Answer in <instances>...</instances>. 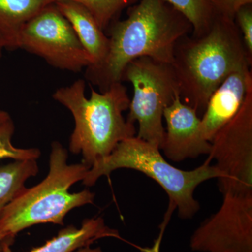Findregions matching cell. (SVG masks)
Segmentation results:
<instances>
[{"label": "cell", "instance_id": "cell-1", "mask_svg": "<svg viewBox=\"0 0 252 252\" xmlns=\"http://www.w3.org/2000/svg\"><path fill=\"white\" fill-rule=\"evenodd\" d=\"M190 32L188 20L166 1L140 0L126 19L112 25L107 56L85 69V78L104 92L122 82L124 69L134 60L149 57L172 64L176 45Z\"/></svg>", "mask_w": 252, "mask_h": 252}, {"label": "cell", "instance_id": "cell-2", "mask_svg": "<svg viewBox=\"0 0 252 252\" xmlns=\"http://www.w3.org/2000/svg\"><path fill=\"white\" fill-rule=\"evenodd\" d=\"M187 36L176 45L171 64L181 99L199 115L217 87L232 73L252 66V58L234 20L215 15L206 33Z\"/></svg>", "mask_w": 252, "mask_h": 252}, {"label": "cell", "instance_id": "cell-3", "mask_svg": "<svg viewBox=\"0 0 252 252\" xmlns=\"http://www.w3.org/2000/svg\"><path fill=\"white\" fill-rule=\"evenodd\" d=\"M90 87L91 97L87 98L85 81L78 79L70 86L58 89L52 97L74 118L69 151L81 154V162L91 168L122 141L135 137L136 129L123 115L129 108L130 99L122 82L112 84L104 92Z\"/></svg>", "mask_w": 252, "mask_h": 252}, {"label": "cell", "instance_id": "cell-4", "mask_svg": "<svg viewBox=\"0 0 252 252\" xmlns=\"http://www.w3.org/2000/svg\"><path fill=\"white\" fill-rule=\"evenodd\" d=\"M160 149L137 136L122 141L112 153L97 160L89 169L83 184L92 187L103 176L110 175L118 169H132L142 172L156 181L166 192L170 200L160 233L165 232L174 210L177 209L182 220L193 218L200 210L194 191L200 184L218 179L220 172L216 165L207 159L193 170H182L165 160Z\"/></svg>", "mask_w": 252, "mask_h": 252}, {"label": "cell", "instance_id": "cell-5", "mask_svg": "<svg viewBox=\"0 0 252 252\" xmlns=\"http://www.w3.org/2000/svg\"><path fill=\"white\" fill-rule=\"evenodd\" d=\"M67 149L57 141L51 144L49 172L42 182L26 188L4 209L0 232L14 238L23 230L41 223L64 225L73 209L94 203V194L88 189L70 193L74 184L84 180L90 167L69 164Z\"/></svg>", "mask_w": 252, "mask_h": 252}, {"label": "cell", "instance_id": "cell-6", "mask_svg": "<svg viewBox=\"0 0 252 252\" xmlns=\"http://www.w3.org/2000/svg\"><path fill=\"white\" fill-rule=\"evenodd\" d=\"M122 81H129L133 86L127 122L138 123L137 137L160 149L165 135L164 110L180 94L172 64L139 58L126 66Z\"/></svg>", "mask_w": 252, "mask_h": 252}, {"label": "cell", "instance_id": "cell-7", "mask_svg": "<svg viewBox=\"0 0 252 252\" xmlns=\"http://www.w3.org/2000/svg\"><path fill=\"white\" fill-rule=\"evenodd\" d=\"M208 156L220 172V193L252 195V89L238 114L214 137Z\"/></svg>", "mask_w": 252, "mask_h": 252}, {"label": "cell", "instance_id": "cell-8", "mask_svg": "<svg viewBox=\"0 0 252 252\" xmlns=\"http://www.w3.org/2000/svg\"><path fill=\"white\" fill-rule=\"evenodd\" d=\"M19 49L63 70L80 72L91 64L90 57L72 26L54 3L25 25L20 34Z\"/></svg>", "mask_w": 252, "mask_h": 252}, {"label": "cell", "instance_id": "cell-9", "mask_svg": "<svg viewBox=\"0 0 252 252\" xmlns=\"http://www.w3.org/2000/svg\"><path fill=\"white\" fill-rule=\"evenodd\" d=\"M223 195L218 211L194 231L190 248L200 252H252V195Z\"/></svg>", "mask_w": 252, "mask_h": 252}, {"label": "cell", "instance_id": "cell-10", "mask_svg": "<svg viewBox=\"0 0 252 252\" xmlns=\"http://www.w3.org/2000/svg\"><path fill=\"white\" fill-rule=\"evenodd\" d=\"M166 122L161 150L167 158L175 162L195 158L211 151V142L204 137L201 122L193 107L185 103L180 94L164 110Z\"/></svg>", "mask_w": 252, "mask_h": 252}, {"label": "cell", "instance_id": "cell-11", "mask_svg": "<svg viewBox=\"0 0 252 252\" xmlns=\"http://www.w3.org/2000/svg\"><path fill=\"white\" fill-rule=\"evenodd\" d=\"M252 66L230 74L212 93L200 118L204 137L211 142L215 136L238 114L252 89Z\"/></svg>", "mask_w": 252, "mask_h": 252}, {"label": "cell", "instance_id": "cell-12", "mask_svg": "<svg viewBox=\"0 0 252 252\" xmlns=\"http://www.w3.org/2000/svg\"><path fill=\"white\" fill-rule=\"evenodd\" d=\"M104 238L122 239L119 231L107 226L102 217L86 219L81 228L69 225L44 245L28 252H74ZM10 245L11 243L4 244L0 252H14Z\"/></svg>", "mask_w": 252, "mask_h": 252}, {"label": "cell", "instance_id": "cell-13", "mask_svg": "<svg viewBox=\"0 0 252 252\" xmlns=\"http://www.w3.org/2000/svg\"><path fill=\"white\" fill-rule=\"evenodd\" d=\"M56 7L69 21L91 61L90 66L102 62L109 49V37L87 9L69 1L55 2Z\"/></svg>", "mask_w": 252, "mask_h": 252}, {"label": "cell", "instance_id": "cell-14", "mask_svg": "<svg viewBox=\"0 0 252 252\" xmlns=\"http://www.w3.org/2000/svg\"><path fill=\"white\" fill-rule=\"evenodd\" d=\"M52 0H0V37L5 49H19L23 28Z\"/></svg>", "mask_w": 252, "mask_h": 252}, {"label": "cell", "instance_id": "cell-15", "mask_svg": "<svg viewBox=\"0 0 252 252\" xmlns=\"http://www.w3.org/2000/svg\"><path fill=\"white\" fill-rule=\"evenodd\" d=\"M38 172L36 160H14L0 166V217L4 209L26 188L28 179Z\"/></svg>", "mask_w": 252, "mask_h": 252}, {"label": "cell", "instance_id": "cell-16", "mask_svg": "<svg viewBox=\"0 0 252 252\" xmlns=\"http://www.w3.org/2000/svg\"><path fill=\"white\" fill-rule=\"evenodd\" d=\"M183 15L192 26V36L203 35L215 18L212 0H164Z\"/></svg>", "mask_w": 252, "mask_h": 252}, {"label": "cell", "instance_id": "cell-17", "mask_svg": "<svg viewBox=\"0 0 252 252\" xmlns=\"http://www.w3.org/2000/svg\"><path fill=\"white\" fill-rule=\"evenodd\" d=\"M69 1L84 6L90 12L101 29L105 31L121 11L137 0H52Z\"/></svg>", "mask_w": 252, "mask_h": 252}, {"label": "cell", "instance_id": "cell-18", "mask_svg": "<svg viewBox=\"0 0 252 252\" xmlns=\"http://www.w3.org/2000/svg\"><path fill=\"white\" fill-rule=\"evenodd\" d=\"M15 126L12 119L0 125V159L37 160L41 156L39 149H22L15 147L12 143Z\"/></svg>", "mask_w": 252, "mask_h": 252}, {"label": "cell", "instance_id": "cell-19", "mask_svg": "<svg viewBox=\"0 0 252 252\" xmlns=\"http://www.w3.org/2000/svg\"><path fill=\"white\" fill-rule=\"evenodd\" d=\"M235 23L241 33L248 54L252 58V5L244 6L235 15Z\"/></svg>", "mask_w": 252, "mask_h": 252}, {"label": "cell", "instance_id": "cell-20", "mask_svg": "<svg viewBox=\"0 0 252 252\" xmlns=\"http://www.w3.org/2000/svg\"><path fill=\"white\" fill-rule=\"evenodd\" d=\"M252 4V0H212L215 15L234 21L239 10Z\"/></svg>", "mask_w": 252, "mask_h": 252}, {"label": "cell", "instance_id": "cell-21", "mask_svg": "<svg viewBox=\"0 0 252 252\" xmlns=\"http://www.w3.org/2000/svg\"><path fill=\"white\" fill-rule=\"evenodd\" d=\"M14 238H11L9 235L5 234L4 233L0 232V251L4 246V244L12 243Z\"/></svg>", "mask_w": 252, "mask_h": 252}, {"label": "cell", "instance_id": "cell-22", "mask_svg": "<svg viewBox=\"0 0 252 252\" xmlns=\"http://www.w3.org/2000/svg\"><path fill=\"white\" fill-rule=\"evenodd\" d=\"M10 119H11V117H10L9 113L5 112V111L0 110V125Z\"/></svg>", "mask_w": 252, "mask_h": 252}, {"label": "cell", "instance_id": "cell-23", "mask_svg": "<svg viewBox=\"0 0 252 252\" xmlns=\"http://www.w3.org/2000/svg\"><path fill=\"white\" fill-rule=\"evenodd\" d=\"M74 252H102L100 248H91V246L86 247V248L80 249L77 251Z\"/></svg>", "mask_w": 252, "mask_h": 252}, {"label": "cell", "instance_id": "cell-24", "mask_svg": "<svg viewBox=\"0 0 252 252\" xmlns=\"http://www.w3.org/2000/svg\"><path fill=\"white\" fill-rule=\"evenodd\" d=\"M145 252H160V247L158 245H153L152 248L146 249Z\"/></svg>", "mask_w": 252, "mask_h": 252}, {"label": "cell", "instance_id": "cell-25", "mask_svg": "<svg viewBox=\"0 0 252 252\" xmlns=\"http://www.w3.org/2000/svg\"><path fill=\"white\" fill-rule=\"evenodd\" d=\"M5 49L4 42L2 39L0 37V61H1V57H2L3 50Z\"/></svg>", "mask_w": 252, "mask_h": 252}]
</instances>
